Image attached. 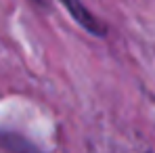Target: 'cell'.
I'll use <instances>...</instances> for the list:
<instances>
[{"label":"cell","instance_id":"7a4b0ae2","mask_svg":"<svg viewBox=\"0 0 155 153\" xmlns=\"http://www.w3.org/2000/svg\"><path fill=\"white\" fill-rule=\"evenodd\" d=\"M0 147L8 149L11 153H40L38 147H34L27 138L19 134H2L0 132Z\"/></svg>","mask_w":155,"mask_h":153},{"label":"cell","instance_id":"6da1fadb","mask_svg":"<svg viewBox=\"0 0 155 153\" xmlns=\"http://www.w3.org/2000/svg\"><path fill=\"white\" fill-rule=\"evenodd\" d=\"M61 4L67 8V13L74 17V21L80 23L86 32H90V34H94V36H105V34H107V32H105V29H107L105 23H101L80 0H61Z\"/></svg>","mask_w":155,"mask_h":153}]
</instances>
